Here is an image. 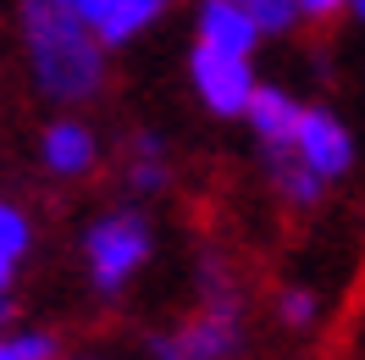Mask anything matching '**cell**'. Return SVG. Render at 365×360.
I'll return each mask as SVG.
<instances>
[{
	"label": "cell",
	"mask_w": 365,
	"mask_h": 360,
	"mask_svg": "<svg viewBox=\"0 0 365 360\" xmlns=\"http://www.w3.org/2000/svg\"><path fill=\"white\" fill-rule=\"evenodd\" d=\"M23 34L34 50V78L56 100H89L106 78L100 34L83 23L78 0H23Z\"/></svg>",
	"instance_id": "cell-1"
},
{
	"label": "cell",
	"mask_w": 365,
	"mask_h": 360,
	"mask_svg": "<svg viewBox=\"0 0 365 360\" xmlns=\"http://www.w3.org/2000/svg\"><path fill=\"white\" fill-rule=\"evenodd\" d=\"M232 344H238V299L210 283L205 316H200V321H188L182 333L150 338V355H155V360H227Z\"/></svg>",
	"instance_id": "cell-2"
},
{
	"label": "cell",
	"mask_w": 365,
	"mask_h": 360,
	"mask_svg": "<svg viewBox=\"0 0 365 360\" xmlns=\"http://www.w3.org/2000/svg\"><path fill=\"white\" fill-rule=\"evenodd\" d=\"M144 255H150V227L138 216H106L89 227V266L100 289H116Z\"/></svg>",
	"instance_id": "cell-3"
},
{
	"label": "cell",
	"mask_w": 365,
	"mask_h": 360,
	"mask_svg": "<svg viewBox=\"0 0 365 360\" xmlns=\"http://www.w3.org/2000/svg\"><path fill=\"white\" fill-rule=\"evenodd\" d=\"M188 78H194V89L205 94L210 111L222 116H250V100H255V78H250V61L244 56H222V50H194V61H188Z\"/></svg>",
	"instance_id": "cell-4"
},
{
	"label": "cell",
	"mask_w": 365,
	"mask_h": 360,
	"mask_svg": "<svg viewBox=\"0 0 365 360\" xmlns=\"http://www.w3.org/2000/svg\"><path fill=\"white\" fill-rule=\"evenodd\" d=\"M294 156L316 172V178H338L349 172L354 161V144H349V128L327 111H304L299 116V139H294Z\"/></svg>",
	"instance_id": "cell-5"
},
{
	"label": "cell",
	"mask_w": 365,
	"mask_h": 360,
	"mask_svg": "<svg viewBox=\"0 0 365 360\" xmlns=\"http://www.w3.org/2000/svg\"><path fill=\"white\" fill-rule=\"evenodd\" d=\"M260 28L255 17L244 11V0H205L200 6V45L205 50H222V56H250Z\"/></svg>",
	"instance_id": "cell-6"
},
{
	"label": "cell",
	"mask_w": 365,
	"mask_h": 360,
	"mask_svg": "<svg viewBox=\"0 0 365 360\" xmlns=\"http://www.w3.org/2000/svg\"><path fill=\"white\" fill-rule=\"evenodd\" d=\"M299 106L288 100L282 89H255L250 100V122H255V139L266 144V156H288L299 139Z\"/></svg>",
	"instance_id": "cell-7"
},
{
	"label": "cell",
	"mask_w": 365,
	"mask_h": 360,
	"mask_svg": "<svg viewBox=\"0 0 365 360\" xmlns=\"http://www.w3.org/2000/svg\"><path fill=\"white\" fill-rule=\"evenodd\" d=\"M45 166L56 178H78L94 166V139L83 122H50L45 128Z\"/></svg>",
	"instance_id": "cell-8"
},
{
	"label": "cell",
	"mask_w": 365,
	"mask_h": 360,
	"mask_svg": "<svg viewBox=\"0 0 365 360\" xmlns=\"http://www.w3.org/2000/svg\"><path fill=\"white\" fill-rule=\"evenodd\" d=\"M160 6H166V0H111L106 23L94 28L100 45H122V39H133L144 23H155V17H160Z\"/></svg>",
	"instance_id": "cell-9"
},
{
	"label": "cell",
	"mask_w": 365,
	"mask_h": 360,
	"mask_svg": "<svg viewBox=\"0 0 365 360\" xmlns=\"http://www.w3.org/2000/svg\"><path fill=\"white\" fill-rule=\"evenodd\" d=\"M272 166H277V189L288 194L294 205H316L321 200V189H327V178H316L304 161L288 150V156H272Z\"/></svg>",
	"instance_id": "cell-10"
},
{
	"label": "cell",
	"mask_w": 365,
	"mask_h": 360,
	"mask_svg": "<svg viewBox=\"0 0 365 360\" xmlns=\"http://www.w3.org/2000/svg\"><path fill=\"white\" fill-rule=\"evenodd\" d=\"M244 11L255 17V28H260V34H282V28H294L299 0H244Z\"/></svg>",
	"instance_id": "cell-11"
},
{
	"label": "cell",
	"mask_w": 365,
	"mask_h": 360,
	"mask_svg": "<svg viewBox=\"0 0 365 360\" xmlns=\"http://www.w3.org/2000/svg\"><path fill=\"white\" fill-rule=\"evenodd\" d=\"M0 360H56V338H45V333L0 338Z\"/></svg>",
	"instance_id": "cell-12"
},
{
	"label": "cell",
	"mask_w": 365,
	"mask_h": 360,
	"mask_svg": "<svg viewBox=\"0 0 365 360\" xmlns=\"http://www.w3.org/2000/svg\"><path fill=\"white\" fill-rule=\"evenodd\" d=\"M23 249H28V216L17 211V205L0 200V255H11V261H17Z\"/></svg>",
	"instance_id": "cell-13"
},
{
	"label": "cell",
	"mask_w": 365,
	"mask_h": 360,
	"mask_svg": "<svg viewBox=\"0 0 365 360\" xmlns=\"http://www.w3.org/2000/svg\"><path fill=\"white\" fill-rule=\"evenodd\" d=\"M277 311H282V321H294V327H304V321L316 316V299H310L304 289H288L282 299H277Z\"/></svg>",
	"instance_id": "cell-14"
},
{
	"label": "cell",
	"mask_w": 365,
	"mask_h": 360,
	"mask_svg": "<svg viewBox=\"0 0 365 360\" xmlns=\"http://www.w3.org/2000/svg\"><path fill=\"white\" fill-rule=\"evenodd\" d=\"M160 183H166V172H160V161H133V189H144V194H155Z\"/></svg>",
	"instance_id": "cell-15"
},
{
	"label": "cell",
	"mask_w": 365,
	"mask_h": 360,
	"mask_svg": "<svg viewBox=\"0 0 365 360\" xmlns=\"http://www.w3.org/2000/svg\"><path fill=\"white\" fill-rule=\"evenodd\" d=\"M338 6H349V0H299V11H304V17H332Z\"/></svg>",
	"instance_id": "cell-16"
},
{
	"label": "cell",
	"mask_w": 365,
	"mask_h": 360,
	"mask_svg": "<svg viewBox=\"0 0 365 360\" xmlns=\"http://www.w3.org/2000/svg\"><path fill=\"white\" fill-rule=\"evenodd\" d=\"M6 289H11V255H0V299H6Z\"/></svg>",
	"instance_id": "cell-17"
},
{
	"label": "cell",
	"mask_w": 365,
	"mask_h": 360,
	"mask_svg": "<svg viewBox=\"0 0 365 360\" xmlns=\"http://www.w3.org/2000/svg\"><path fill=\"white\" fill-rule=\"evenodd\" d=\"M6 316H11V299H0V321H6Z\"/></svg>",
	"instance_id": "cell-18"
},
{
	"label": "cell",
	"mask_w": 365,
	"mask_h": 360,
	"mask_svg": "<svg viewBox=\"0 0 365 360\" xmlns=\"http://www.w3.org/2000/svg\"><path fill=\"white\" fill-rule=\"evenodd\" d=\"M349 6H354V11H360V17H365V0H349Z\"/></svg>",
	"instance_id": "cell-19"
}]
</instances>
